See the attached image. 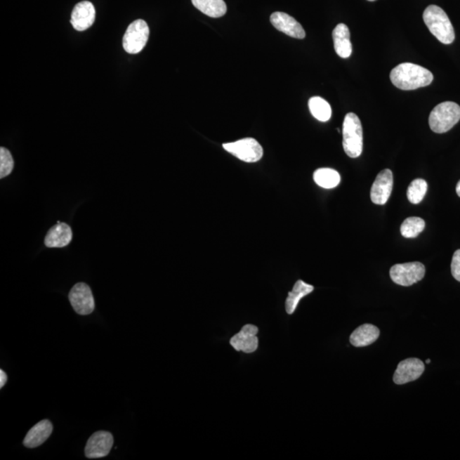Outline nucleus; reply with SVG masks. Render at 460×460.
Segmentation results:
<instances>
[{"label": "nucleus", "instance_id": "obj_1", "mask_svg": "<svg viewBox=\"0 0 460 460\" xmlns=\"http://www.w3.org/2000/svg\"><path fill=\"white\" fill-rule=\"evenodd\" d=\"M390 81L395 87L403 91H412L431 85L434 76L431 72L417 64H399L390 72Z\"/></svg>", "mask_w": 460, "mask_h": 460}, {"label": "nucleus", "instance_id": "obj_2", "mask_svg": "<svg viewBox=\"0 0 460 460\" xmlns=\"http://www.w3.org/2000/svg\"><path fill=\"white\" fill-rule=\"evenodd\" d=\"M423 19L431 33L440 42L450 45L454 41V27L446 12L441 7L434 5L428 6L423 11Z\"/></svg>", "mask_w": 460, "mask_h": 460}, {"label": "nucleus", "instance_id": "obj_3", "mask_svg": "<svg viewBox=\"0 0 460 460\" xmlns=\"http://www.w3.org/2000/svg\"><path fill=\"white\" fill-rule=\"evenodd\" d=\"M343 147L348 156L357 158L362 153L363 133L361 121L354 113L346 115L343 124Z\"/></svg>", "mask_w": 460, "mask_h": 460}, {"label": "nucleus", "instance_id": "obj_4", "mask_svg": "<svg viewBox=\"0 0 460 460\" xmlns=\"http://www.w3.org/2000/svg\"><path fill=\"white\" fill-rule=\"evenodd\" d=\"M460 119V107L454 102L438 104L431 111L429 117L430 127L435 133H445L453 128Z\"/></svg>", "mask_w": 460, "mask_h": 460}, {"label": "nucleus", "instance_id": "obj_5", "mask_svg": "<svg viewBox=\"0 0 460 460\" xmlns=\"http://www.w3.org/2000/svg\"><path fill=\"white\" fill-rule=\"evenodd\" d=\"M150 27L142 19L131 22L123 37L124 49L129 54H138L149 41Z\"/></svg>", "mask_w": 460, "mask_h": 460}, {"label": "nucleus", "instance_id": "obj_6", "mask_svg": "<svg viewBox=\"0 0 460 460\" xmlns=\"http://www.w3.org/2000/svg\"><path fill=\"white\" fill-rule=\"evenodd\" d=\"M223 149L236 158L247 163H254L263 157V150L257 140L247 138L234 143H225Z\"/></svg>", "mask_w": 460, "mask_h": 460}, {"label": "nucleus", "instance_id": "obj_7", "mask_svg": "<svg viewBox=\"0 0 460 460\" xmlns=\"http://www.w3.org/2000/svg\"><path fill=\"white\" fill-rule=\"evenodd\" d=\"M426 275V268L419 262L399 263L391 267L390 275L392 281L397 285L410 287L417 283Z\"/></svg>", "mask_w": 460, "mask_h": 460}, {"label": "nucleus", "instance_id": "obj_8", "mask_svg": "<svg viewBox=\"0 0 460 460\" xmlns=\"http://www.w3.org/2000/svg\"><path fill=\"white\" fill-rule=\"evenodd\" d=\"M69 298L72 307L79 315H90L95 310L93 295L90 287L86 283L76 284L70 291Z\"/></svg>", "mask_w": 460, "mask_h": 460}, {"label": "nucleus", "instance_id": "obj_9", "mask_svg": "<svg viewBox=\"0 0 460 460\" xmlns=\"http://www.w3.org/2000/svg\"><path fill=\"white\" fill-rule=\"evenodd\" d=\"M114 445L113 435L109 431L96 432L88 440L85 454L88 459H99L109 455Z\"/></svg>", "mask_w": 460, "mask_h": 460}, {"label": "nucleus", "instance_id": "obj_10", "mask_svg": "<svg viewBox=\"0 0 460 460\" xmlns=\"http://www.w3.org/2000/svg\"><path fill=\"white\" fill-rule=\"evenodd\" d=\"M258 327L247 324L230 339V345L236 351H243L247 354L254 353L258 348Z\"/></svg>", "mask_w": 460, "mask_h": 460}, {"label": "nucleus", "instance_id": "obj_11", "mask_svg": "<svg viewBox=\"0 0 460 460\" xmlns=\"http://www.w3.org/2000/svg\"><path fill=\"white\" fill-rule=\"evenodd\" d=\"M423 371H425V364L421 360L417 358L404 360L398 364L395 372L394 382L397 385H405L421 377Z\"/></svg>", "mask_w": 460, "mask_h": 460}, {"label": "nucleus", "instance_id": "obj_12", "mask_svg": "<svg viewBox=\"0 0 460 460\" xmlns=\"http://www.w3.org/2000/svg\"><path fill=\"white\" fill-rule=\"evenodd\" d=\"M393 189V173L390 169L380 171L372 186L371 199L376 205H385Z\"/></svg>", "mask_w": 460, "mask_h": 460}, {"label": "nucleus", "instance_id": "obj_13", "mask_svg": "<svg viewBox=\"0 0 460 460\" xmlns=\"http://www.w3.org/2000/svg\"><path fill=\"white\" fill-rule=\"evenodd\" d=\"M270 22L276 29L290 36L291 38L299 39L305 38V31L301 24L296 21L291 15L284 13V12H275L271 15Z\"/></svg>", "mask_w": 460, "mask_h": 460}, {"label": "nucleus", "instance_id": "obj_14", "mask_svg": "<svg viewBox=\"0 0 460 460\" xmlns=\"http://www.w3.org/2000/svg\"><path fill=\"white\" fill-rule=\"evenodd\" d=\"M96 10L89 1L79 2L74 8L71 15V24L77 31H86L93 25Z\"/></svg>", "mask_w": 460, "mask_h": 460}, {"label": "nucleus", "instance_id": "obj_15", "mask_svg": "<svg viewBox=\"0 0 460 460\" xmlns=\"http://www.w3.org/2000/svg\"><path fill=\"white\" fill-rule=\"evenodd\" d=\"M53 431V426L49 420L44 419L31 428L24 438L23 445L29 449H35L46 441Z\"/></svg>", "mask_w": 460, "mask_h": 460}, {"label": "nucleus", "instance_id": "obj_16", "mask_svg": "<svg viewBox=\"0 0 460 460\" xmlns=\"http://www.w3.org/2000/svg\"><path fill=\"white\" fill-rule=\"evenodd\" d=\"M73 239V233L70 225L67 223L58 222V225L52 227L48 231L45 239V245L47 247L62 248L67 247Z\"/></svg>", "mask_w": 460, "mask_h": 460}, {"label": "nucleus", "instance_id": "obj_17", "mask_svg": "<svg viewBox=\"0 0 460 460\" xmlns=\"http://www.w3.org/2000/svg\"><path fill=\"white\" fill-rule=\"evenodd\" d=\"M334 49L340 58H348L352 54L350 33L346 24L339 23L333 32Z\"/></svg>", "mask_w": 460, "mask_h": 460}, {"label": "nucleus", "instance_id": "obj_18", "mask_svg": "<svg viewBox=\"0 0 460 460\" xmlns=\"http://www.w3.org/2000/svg\"><path fill=\"white\" fill-rule=\"evenodd\" d=\"M379 334L380 331L377 327L372 324H364L352 333L350 341L355 347H365L374 343L379 339Z\"/></svg>", "mask_w": 460, "mask_h": 460}, {"label": "nucleus", "instance_id": "obj_19", "mask_svg": "<svg viewBox=\"0 0 460 460\" xmlns=\"http://www.w3.org/2000/svg\"><path fill=\"white\" fill-rule=\"evenodd\" d=\"M314 289L315 287L313 286L302 281V280H298L295 283L293 290L288 294V297L285 303L287 313L288 315H293L296 309H297L300 300L305 298V296L310 294Z\"/></svg>", "mask_w": 460, "mask_h": 460}, {"label": "nucleus", "instance_id": "obj_20", "mask_svg": "<svg viewBox=\"0 0 460 460\" xmlns=\"http://www.w3.org/2000/svg\"><path fill=\"white\" fill-rule=\"evenodd\" d=\"M196 9L213 18H222L227 12V6L223 0H191Z\"/></svg>", "mask_w": 460, "mask_h": 460}, {"label": "nucleus", "instance_id": "obj_21", "mask_svg": "<svg viewBox=\"0 0 460 460\" xmlns=\"http://www.w3.org/2000/svg\"><path fill=\"white\" fill-rule=\"evenodd\" d=\"M313 178L318 186L327 190L334 189L341 181L338 171L331 168H320L315 171Z\"/></svg>", "mask_w": 460, "mask_h": 460}, {"label": "nucleus", "instance_id": "obj_22", "mask_svg": "<svg viewBox=\"0 0 460 460\" xmlns=\"http://www.w3.org/2000/svg\"><path fill=\"white\" fill-rule=\"evenodd\" d=\"M310 113L319 121L327 122L331 117L330 104L320 97L311 98L309 101Z\"/></svg>", "mask_w": 460, "mask_h": 460}, {"label": "nucleus", "instance_id": "obj_23", "mask_svg": "<svg viewBox=\"0 0 460 460\" xmlns=\"http://www.w3.org/2000/svg\"><path fill=\"white\" fill-rule=\"evenodd\" d=\"M426 223L422 218L412 217L407 218L401 226V234L405 238H415L425 230Z\"/></svg>", "mask_w": 460, "mask_h": 460}, {"label": "nucleus", "instance_id": "obj_24", "mask_svg": "<svg viewBox=\"0 0 460 460\" xmlns=\"http://www.w3.org/2000/svg\"><path fill=\"white\" fill-rule=\"evenodd\" d=\"M428 190L426 180L418 178L414 180L407 188V199L411 203L419 204L425 198Z\"/></svg>", "mask_w": 460, "mask_h": 460}, {"label": "nucleus", "instance_id": "obj_25", "mask_svg": "<svg viewBox=\"0 0 460 460\" xmlns=\"http://www.w3.org/2000/svg\"><path fill=\"white\" fill-rule=\"evenodd\" d=\"M14 168V159L11 152L6 147H0V178H4L12 173Z\"/></svg>", "mask_w": 460, "mask_h": 460}, {"label": "nucleus", "instance_id": "obj_26", "mask_svg": "<svg viewBox=\"0 0 460 460\" xmlns=\"http://www.w3.org/2000/svg\"><path fill=\"white\" fill-rule=\"evenodd\" d=\"M451 271L456 281L460 282V249L455 251L451 263Z\"/></svg>", "mask_w": 460, "mask_h": 460}, {"label": "nucleus", "instance_id": "obj_27", "mask_svg": "<svg viewBox=\"0 0 460 460\" xmlns=\"http://www.w3.org/2000/svg\"><path fill=\"white\" fill-rule=\"evenodd\" d=\"M7 382V375L3 370H0V388H3Z\"/></svg>", "mask_w": 460, "mask_h": 460}, {"label": "nucleus", "instance_id": "obj_28", "mask_svg": "<svg viewBox=\"0 0 460 460\" xmlns=\"http://www.w3.org/2000/svg\"><path fill=\"white\" fill-rule=\"evenodd\" d=\"M456 193H457L460 197V181L458 183L457 186H456Z\"/></svg>", "mask_w": 460, "mask_h": 460}, {"label": "nucleus", "instance_id": "obj_29", "mask_svg": "<svg viewBox=\"0 0 460 460\" xmlns=\"http://www.w3.org/2000/svg\"><path fill=\"white\" fill-rule=\"evenodd\" d=\"M431 360H430V359H428V360H426V363H427V364H430V363H431Z\"/></svg>", "mask_w": 460, "mask_h": 460}, {"label": "nucleus", "instance_id": "obj_30", "mask_svg": "<svg viewBox=\"0 0 460 460\" xmlns=\"http://www.w3.org/2000/svg\"><path fill=\"white\" fill-rule=\"evenodd\" d=\"M368 1H375V0H368Z\"/></svg>", "mask_w": 460, "mask_h": 460}]
</instances>
